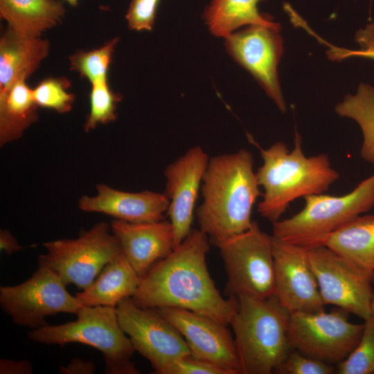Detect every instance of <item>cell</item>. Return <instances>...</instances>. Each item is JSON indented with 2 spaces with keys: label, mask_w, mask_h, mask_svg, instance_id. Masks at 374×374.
Listing matches in <instances>:
<instances>
[{
  "label": "cell",
  "mask_w": 374,
  "mask_h": 374,
  "mask_svg": "<svg viewBox=\"0 0 374 374\" xmlns=\"http://www.w3.org/2000/svg\"><path fill=\"white\" fill-rule=\"evenodd\" d=\"M91 84L90 111L84 124L87 132L94 129L98 124H106L115 121L117 117L116 105L121 100L118 93L109 89L107 80Z\"/></svg>",
  "instance_id": "27"
},
{
  "label": "cell",
  "mask_w": 374,
  "mask_h": 374,
  "mask_svg": "<svg viewBox=\"0 0 374 374\" xmlns=\"http://www.w3.org/2000/svg\"><path fill=\"white\" fill-rule=\"evenodd\" d=\"M332 364L305 355L292 349L285 359L275 369L277 374H333Z\"/></svg>",
  "instance_id": "30"
},
{
  "label": "cell",
  "mask_w": 374,
  "mask_h": 374,
  "mask_svg": "<svg viewBox=\"0 0 374 374\" xmlns=\"http://www.w3.org/2000/svg\"><path fill=\"white\" fill-rule=\"evenodd\" d=\"M65 8L57 0H0V16L9 29L26 37H39L42 33L57 25Z\"/></svg>",
  "instance_id": "21"
},
{
  "label": "cell",
  "mask_w": 374,
  "mask_h": 374,
  "mask_svg": "<svg viewBox=\"0 0 374 374\" xmlns=\"http://www.w3.org/2000/svg\"><path fill=\"white\" fill-rule=\"evenodd\" d=\"M264 1L212 0L204 8L203 19L214 36L224 38L245 25L260 24L280 29V24L258 11V3Z\"/></svg>",
  "instance_id": "23"
},
{
  "label": "cell",
  "mask_w": 374,
  "mask_h": 374,
  "mask_svg": "<svg viewBox=\"0 0 374 374\" xmlns=\"http://www.w3.org/2000/svg\"><path fill=\"white\" fill-rule=\"evenodd\" d=\"M110 226L123 254L140 278L175 249L170 220L131 223L115 219Z\"/></svg>",
  "instance_id": "17"
},
{
  "label": "cell",
  "mask_w": 374,
  "mask_h": 374,
  "mask_svg": "<svg viewBox=\"0 0 374 374\" xmlns=\"http://www.w3.org/2000/svg\"><path fill=\"white\" fill-rule=\"evenodd\" d=\"M274 267L275 293L290 312L324 310L308 249L270 235Z\"/></svg>",
  "instance_id": "14"
},
{
  "label": "cell",
  "mask_w": 374,
  "mask_h": 374,
  "mask_svg": "<svg viewBox=\"0 0 374 374\" xmlns=\"http://www.w3.org/2000/svg\"><path fill=\"white\" fill-rule=\"evenodd\" d=\"M323 246L374 276V214L353 219L330 234Z\"/></svg>",
  "instance_id": "22"
},
{
  "label": "cell",
  "mask_w": 374,
  "mask_h": 374,
  "mask_svg": "<svg viewBox=\"0 0 374 374\" xmlns=\"http://www.w3.org/2000/svg\"><path fill=\"white\" fill-rule=\"evenodd\" d=\"M119 324L135 350L146 358L154 373L164 374L177 359L190 354L177 329L155 308H143L131 298L116 307Z\"/></svg>",
  "instance_id": "11"
},
{
  "label": "cell",
  "mask_w": 374,
  "mask_h": 374,
  "mask_svg": "<svg viewBox=\"0 0 374 374\" xmlns=\"http://www.w3.org/2000/svg\"><path fill=\"white\" fill-rule=\"evenodd\" d=\"M48 51L47 40L23 37L8 28L0 40V99L17 82L31 75Z\"/></svg>",
  "instance_id": "19"
},
{
  "label": "cell",
  "mask_w": 374,
  "mask_h": 374,
  "mask_svg": "<svg viewBox=\"0 0 374 374\" xmlns=\"http://www.w3.org/2000/svg\"><path fill=\"white\" fill-rule=\"evenodd\" d=\"M259 149L263 163L256 173L264 194L257 211L272 223L280 220L296 199L322 194L339 179L340 175L331 167L328 154L305 157L298 132L292 151L281 141L267 149Z\"/></svg>",
  "instance_id": "3"
},
{
  "label": "cell",
  "mask_w": 374,
  "mask_h": 374,
  "mask_svg": "<svg viewBox=\"0 0 374 374\" xmlns=\"http://www.w3.org/2000/svg\"><path fill=\"white\" fill-rule=\"evenodd\" d=\"M0 249L4 251L8 255H11L15 252L24 249L21 247L12 235L10 231L7 229L0 230Z\"/></svg>",
  "instance_id": "36"
},
{
  "label": "cell",
  "mask_w": 374,
  "mask_h": 374,
  "mask_svg": "<svg viewBox=\"0 0 374 374\" xmlns=\"http://www.w3.org/2000/svg\"><path fill=\"white\" fill-rule=\"evenodd\" d=\"M46 252L39 256L38 265L48 267L63 283L84 290L95 280L103 267L122 253L121 245L110 225L100 222L75 239H61L43 243Z\"/></svg>",
  "instance_id": "8"
},
{
  "label": "cell",
  "mask_w": 374,
  "mask_h": 374,
  "mask_svg": "<svg viewBox=\"0 0 374 374\" xmlns=\"http://www.w3.org/2000/svg\"><path fill=\"white\" fill-rule=\"evenodd\" d=\"M96 366L91 360L84 361L80 358H73L66 366H60L59 372L64 374H92Z\"/></svg>",
  "instance_id": "35"
},
{
  "label": "cell",
  "mask_w": 374,
  "mask_h": 374,
  "mask_svg": "<svg viewBox=\"0 0 374 374\" xmlns=\"http://www.w3.org/2000/svg\"><path fill=\"white\" fill-rule=\"evenodd\" d=\"M208 161L204 149L195 146L164 170V194L170 201L166 213L172 226L175 248L192 229L195 206Z\"/></svg>",
  "instance_id": "16"
},
{
  "label": "cell",
  "mask_w": 374,
  "mask_h": 374,
  "mask_svg": "<svg viewBox=\"0 0 374 374\" xmlns=\"http://www.w3.org/2000/svg\"><path fill=\"white\" fill-rule=\"evenodd\" d=\"M140 278L124 255L109 262L93 283L75 294L82 306H112L136 293Z\"/></svg>",
  "instance_id": "20"
},
{
  "label": "cell",
  "mask_w": 374,
  "mask_h": 374,
  "mask_svg": "<svg viewBox=\"0 0 374 374\" xmlns=\"http://www.w3.org/2000/svg\"><path fill=\"white\" fill-rule=\"evenodd\" d=\"M357 38L362 48L359 51H350L349 54L374 60V24L359 31Z\"/></svg>",
  "instance_id": "33"
},
{
  "label": "cell",
  "mask_w": 374,
  "mask_h": 374,
  "mask_svg": "<svg viewBox=\"0 0 374 374\" xmlns=\"http://www.w3.org/2000/svg\"><path fill=\"white\" fill-rule=\"evenodd\" d=\"M280 29L260 24L249 25L224 37L226 51L249 71L280 112L286 111L277 66L283 55Z\"/></svg>",
  "instance_id": "13"
},
{
  "label": "cell",
  "mask_w": 374,
  "mask_h": 374,
  "mask_svg": "<svg viewBox=\"0 0 374 374\" xmlns=\"http://www.w3.org/2000/svg\"><path fill=\"white\" fill-rule=\"evenodd\" d=\"M259 187L253 154L248 150L209 159L202 182L203 201L196 217L211 244L250 228Z\"/></svg>",
  "instance_id": "2"
},
{
  "label": "cell",
  "mask_w": 374,
  "mask_h": 374,
  "mask_svg": "<svg viewBox=\"0 0 374 374\" xmlns=\"http://www.w3.org/2000/svg\"><path fill=\"white\" fill-rule=\"evenodd\" d=\"M230 325L241 374H270L292 350L288 338L290 312L275 295L264 299L237 296Z\"/></svg>",
  "instance_id": "4"
},
{
  "label": "cell",
  "mask_w": 374,
  "mask_h": 374,
  "mask_svg": "<svg viewBox=\"0 0 374 374\" xmlns=\"http://www.w3.org/2000/svg\"><path fill=\"white\" fill-rule=\"evenodd\" d=\"M66 286L54 271L38 265L26 281L0 287V305L15 324L36 329L48 325L46 317L58 313L76 314L82 307Z\"/></svg>",
  "instance_id": "9"
},
{
  "label": "cell",
  "mask_w": 374,
  "mask_h": 374,
  "mask_svg": "<svg viewBox=\"0 0 374 374\" xmlns=\"http://www.w3.org/2000/svg\"><path fill=\"white\" fill-rule=\"evenodd\" d=\"M73 6H75L78 4V0H65Z\"/></svg>",
  "instance_id": "38"
},
{
  "label": "cell",
  "mask_w": 374,
  "mask_h": 374,
  "mask_svg": "<svg viewBox=\"0 0 374 374\" xmlns=\"http://www.w3.org/2000/svg\"><path fill=\"white\" fill-rule=\"evenodd\" d=\"M349 312L337 308L330 312L290 314L288 338L292 349L334 364L343 361L359 342L363 324L348 320Z\"/></svg>",
  "instance_id": "10"
},
{
  "label": "cell",
  "mask_w": 374,
  "mask_h": 374,
  "mask_svg": "<svg viewBox=\"0 0 374 374\" xmlns=\"http://www.w3.org/2000/svg\"><path fill=\"white\" fill-rule=\"evenodd\" d=\"M159 0H132L126 15L130 29L151 30Z\"/></svg>",
  "instance_id": "31"
},
{
  "label": "cell",
  "mask_w": 374,
  "mask_h": 374,
  "mask_svg": "<svg viewBox=\"0 0 374 374\" xmlns=\"http://www.w3.org/2000/svg\"><path fill=\"white\" fill-rule=\"evenodd\" d=\"M291 217L273 224V235L307 249L323 245L328 236L374 206V174L342 196L310 195Z\"/></svg>",
  "instance_id": "6"
},
{
  "label": "cell",
  "mask_w": 374,
  "mask_h": 374,
  "mask_svg": "<svg viewBox=\"0 0 374 374\" xmlns=\"http://www.w3.org/2000/svg\"><path fill=\"white\" fill-rule=\"evenodd\" d=\"M335 112L358 123L363 134L360 157L374 166V87L360 84L355 95H347L336 105Z\"/></svg>",
  "instance_id": "25"
},
{
  "label": "cell",
  "mask_w": 374,
  "mask_h": 374,
  "mask_svg": "<svg viewBox=\"0 0 374 374\" xmlns=\"http://www.w3.org/2000/svg\"><path fill=\"white\" fill-rule=\"evenodd\" d=\"M228 276L224 293L264 299L274 295V267L270 235L253 221L247 231L216 241Z\"/></svg>",
  "instance_id": "7"
},
{
  "label": "cell",
  "mask_w": 374,
  "mask_h": 374,
  "mask_svg": "<svg viewBox=\"0 0 374 374\" xmlns=\"http://www.w3.org/2000/svg\"><path fill=\"white\" fill-rule=\"evenodd\" d=\"M33 371V365L28 360L0 359L1 374H31Z\"/></svg>",
  "instance_id": "34"
},
{
  "label": "cell",
  "mask_w": 374,
  "mask_h": 374,
  "mask_svg": "<svg viewBox=\"0 0 374 374\" xmlns=\"http://www.w3.org/2000/svg\"><path fill=\"white\" fill-rule=\"evenodd\" d=\"M338 374H374V318L364 320L361 338L350 353L337 364Z\"/></svg>",
  "instance_id": "26"
},
{
  "label": "cell",
  "mask_w": 374,
  "mask_h": 374,
  "mask_svg": "<svg viewBox=\"0 0 374 374\" xmlns=\"http://www.w3.org/2000/svg\"><path fill=\"white\" fill-rule=\"evenodd\" d=\"M70 82L65 78H46L33 90V97L38 107L52 109L60 114L71 110L75 95L66 89Z\"/></svg>",
  "instance_id": "29"
},
{
  "label": "cell",
  "mask_w": 374,
  "mask_h": 374,
  "mask_svg": "<svg viewBox=\"0 0 374 374\" xmlns=\"http://www.w3.org/2000/svg\"><path fill=\"white\" fill-rule=\"evenodd\" d=\"M117 42L118 38H115L100 48L75 53L69 57L72 69L91 83L107 80V71Z\"/></svg>",
  "instance_id": "28"
},
{
  "label": "cell",
  "mask_w": 374,
  "mask_h": 374,
  "mask_svg": "<svg viewBox=\"0 0 374 374\" xmlns=\"http://www.w3.org/2000/svg\"><path fill=\"white\" fill-rule=\"evenodd\" d=\"M97 195H83L78 206L84 212L101 213L131 223L152 222L164 220L170 201L161 193L144 190L131 193L104 184L96 185Z\"/></svg>",
  "instance_id": "18"
},
{
  "label": "cell",
  "mask_w": 374,
  "mask_h": 374,
  "mask_svg": "<svg viewBox=\"0 0 374 374\" xmlns=\"http://www.w3.org/2000/svg\"><path fill=\"white\" fill-rule=\"evenodd\" d=\"M38 105L26 80L17 82L0 99V145L20 139L24 132L37 120Z\"/></svg>",
  "instance_id": "24"
},
{
  "label": "cell",
  "mask_w": 374,
  "mask_h": 374,
  "mask_svg": "<svg viewBox=\"0 0 374 374\" xmlns=\"http://www.w3.org/2000/svg\"><path fill=\"white\" fill-rule=\"evenodd\" d=\"M76 315L77 319L73 321L32 329L28 337L43 344H86L102 353L105 373H139L130 361L135 350L119 324L116 307L82 306Z\"/></svg>",
  "instance_id": "5"
},
{
  "label": "cell",
  "mask_w": 374,
  "mask_h": 374,
  "mask_svg": "<svg viewBox=\"0 0 374 374\" xmlns=\"http://www.w3.org/2000/svg\"><path fill=\"white\" fill-rule=\"evenodd\" d=\"M186 340L190 355L215 364L229 374H241L234 338L226 328L211 317L182 308H158Z\"/></svg>",
  "instance_id": "15"
},
{
  "label": "cell",
  "mask_w": 374,
  "mask_h": 374,
  "mask_svg": "<svg viewBox=\"0 0 374 374\" xmlns=\"http://www.w3.org/2000/svg\"><path fill=\"white\" fill-rule=\"evenodd\" d=\"M308 256L324 305L371 317L373 276L323 245L308 249Z\"/></svg>",
  "instance_id": "12"
},
{
  "label": "cell",
  "mask_w": 374,
  "mask_h": 374,
  "mask_svg": "<svg viewBox=\"0 0 374 374\" xmlns=\"http://www.w3.org/2000/svg\"><path fill=\"white\" fill-rule=\"evenodd\" d=\"M164 374H229L224 368L196 358L186 355L172 363Z\"/></svg>",
  "instance_id": "32"
},
{
  "label": "cell",
  "mask_w": 374,
  "mask_h": 374,
  "mask_svg": "<svg viewBox=\"0 0 374 374\" xmlns=\"http://www.w3.org/2000/svg\"><path fill=\"white\" fill-rule=\"evenodd\" d=\"M371 312H372L371 316L374 318V291H373V295L372 303H371Z\"/></svg>",
  "instance_id": "37"
},
{
  "label": "cell",
  "mask_w": 374,
  "mask_h": 374,
  "mask_svg": "<svg viewBox=\"0 0 374 374\" xmlns=\"http://www.w3.org/2000/svg\"><path fill=\"white\" fill-rule=\"evenodd\" d=\"M210 244L204 232L192 229L141 278L132 300L143 308H182L230 324L238 301L236 296L224 299L215 287L206 263Z\"/></svg>",
  "instance_id": "1"
}]
</instances>
